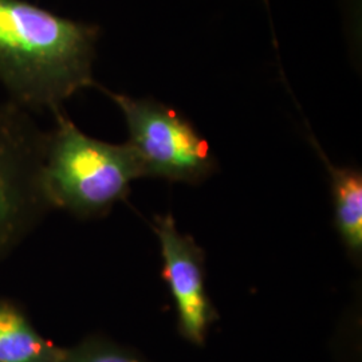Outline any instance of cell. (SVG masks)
Returning <instances> with one entry per match:
<instances>
[{"label": "cell", "mask_w": 362, "mask_h": 362, "mask_svg": "<svg viewBox=\"0 0 362 362\" xmlns=\"http://www.w3.org/2000/svg\"><path fill=\"white\" fill-rule=\"evenodd\" d=\"M98 27L25 0H0V83L23 109L55 112L95 86Z\"/></svg>", "instance_id": "obj_1"}, {"label": "cell", "mask_w": 362, "mask_h": 362, "mask_svg": "<svg viewBox=\"0 0 362 362\" xmlns=\"http://www.w3.org/2000/svg\"><path fill=\"white\" fill-rule=\"evenodd\" d=\"M52 115L43 173L49 203L81 219L103 218L128 197L132 181L144 177L141 163L129 144L85 134L64 107Z\"/></svg>", "instance_id": "obj_2"}, {"label": "cell", "mask_w": 362, "mask_h": 362, "mask_svg": "<svg viewBox=\"0 0 362 362\" xmlns=\"http://www.w3.org/2000/svg\"><path fill=\"white\" fill-rule=\"evenodd\" d=\"M47 136L26 109L0 101V262L52 209L43 180Z\"/></svg>", "instance_id": "obj_3"}, {"label": "cell", "mask_w": 362, "mask_h": 362, "mask_svg": "<svg viewBox=\"0 0 362 362\" xmlns=\"http://www.w3.org/2000/svg\"><path fill=\"white\" fill-rule=\"evenodd\" d=\"M124 115L128 144L139 157L144 177L200 184L211 177L218 163L207 140L168 105L151 98H133L107 90L98 83Z\"/></svg>", "instance_id": "obj_4"}, {"label": "cell", "mask_w": 362, "mask_h": 362, "mask_svg": "<svg viewBox=\"0 0 362 362\" xmlns=\"http://www.w3.org/2000/svg\"><path fill=\"white\" fill-rule=\"evenodd\" d=\"M161 250V276L173 298L177 329L188 342L202 346L209 327L219 320L206 287V252L189 235H182L172 215L156 216L153 224Z\"/></svg>", "instance_id": "obj_5"}, {"label": "cell", "mask_w": 362, "mask_h": 362, "mask_svg": "<svg viewBox=\"0 0 362 362\" xmlns=\"http://www.w3.org/2000/svg\"><path fill=\"white\" fill-rule=\"evenodd\" d=\"M311 143L329 172L337 233L349 258L360 266L362 260L361 170L334 165L313 137Z\"/></svg>", "instance_id": "obj_6"}, {"label": "cell", "mask_w": 362, "mask_h": 362, "mask_svg": "<svg viewBox=\"0 0 362 362\" xmlns=\"http://www.w3.org/2000/svg\"><path fill=\"white\" fill-rule=\"evenodd\" d=\"M64 353L39 333L19 303L0 298V362H62Z\"/></svg>", "instance_id": "obj_7"}, {"label": "cell", "mask_w": 362, "mask_h": 362, "mask_svg": "<svg viewBox=\"0 0 362 362\" xmlns=\"http://www.w3.org/2000/svg\"><path fill=\"white\" fill-rule=\"evenodd\" d=\"M62 362H146L133 350L121 346L104 336L83 338L73 348L65 349Z\"/></svg>", "instance_id": "obj_8"}]
</instances>
